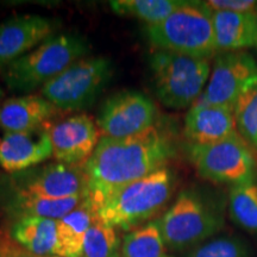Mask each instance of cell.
I'll return each instance as SVG.
<instances>
[{
	"mask_svg": "<svg viewBox=\"0 0 257 257\" xmlns=\"http://www.w3.org/2000/svg\"><path fill=\"white\" fill-rule=\"evenodd\" d=\"M174 154L170 138L156 126L127 138L101 137L85 163L88 198L96 208L118 188L166 168Z\"/></svg>",
	"mask_w": 257,
	"mask_h": 257,
	"instance_id": "6da1fadb",
	"label": "cell"
},
{
	"mask_svg": "<svg viewBox=\"0 0 257 257\" xmlns=\"http://www.w3.org/2000/svg\"><path fill=\"white\" fill-rule=\"evenodd\" d=\"M174 185L172 170L162 168L111 193L96 207V216L108 226L128 230L156 216L172 198Z\"/></svg>",
	"mask_w": 257,
	"mask_h": 257,
	"instance_id": "7a4b0ae2",
	"label": "cell"
},
{
	"mask_svg": "<svg viewBox=\"0 0 257 257\" xmlns=\"http://www.w3.org/2000/svg\"><path fill=\"white\" fill-rule=\"evenodd\" d=\"M88 43L76 34L53 35L27 55L2 69L10 89L31 92L43 87L88 51Z\"/></svg>",
	"mask_w": 257,
	"mask_h": 257,
	"instance_id": "3957f363",
	"label": "cell"
},
{
	"mask_svg": "<svg viewBox=\"0 0 257 257\" xmlns=\"http://www.w3.org/2000/svg\"><path fill=\"white\" fill-rule=\"evenodd\" d=\"M212 12L206 2H187L161 23L146 25L144 35L157 50L210 60L217 53Z\"/></svg>",
	"mask_w": 257,
	"mask_h": 257,
	"instance_id": "277c9868",
	"label": "cell"
},
{
	"mask_svg": "<svg viewBox=\"0 0 257 257\" xmlns=\"http://www.w3.org/2000/svg\"><path fill=\"white\" fill-rule=\"evenodd\" d=\"M155 93L169 108L191 107L195 104L210 79L208 60L156 50L149 60Z\"/></svg>",
	"mask_w": 257,
	"mask_h": 257,
	"instance_id": "5b68a950",
	"label": "cell"
},
{
	"mask_svg": "<svg viewBox=\"0 0 257 257\" xmlns=\"http://www.w3.org/2000/svg\"><path fill=\"white\" fill-rule=\"evenodd\" d=\"M157 223L167 248L182 250L219 232L224 226V216L219 207L199 193L186 189Z\"/></svg>",
	"mask_w": 257,
	"mask_h": 257,
	"instance_id": "8992f818",
	"label": "cell"
},
{
	"mask_svg": "<svg viewBox=\"0 0 257 257\" xmlns=\"http://www.w3.org/2000/svg\"><path fill=\"white\" fill-rule=\"evenodd\" d=\"M113 73V63L106 57L81 59L44 85L41 95L59 110H81L96 100Z\"/></svg>",
	"mask_w": 257,
	"mask_h": 257,
	"instance_id": "52a82bcc",
	"label": "cell"
},
{
	"mask_svg": "<svg viewBox=\"0 0 257 257\" xmlns=\"http://www.w3.org/2000/svg\"><path fill=\"white\" fill-rule=\"evenodd\" d=\"M188 157L198 174L213 184L256 181L255 157L239 134L216 143L189 144Z\"/></svg>",
	"mask_w": 257,
	"mask_h": 257,
	"instance_id": "ba28073f",
	"label": "cell"
},
{
	"mask_svg": "<svg viewBox=\"0 0 257 257\" xmlns=\"http://www.w3.org/2000/svg\"><path fill=\"white\" fill-rule=\"evenodd\" d=\"M257 83V63L245 51L218 53L208 83L198 100L233 110L238 99Z\"/></svg>",
	"mask_w": 257,
	"mask_h": 257,
	"instance_id": "9c48e42d",
	"label": "cell"
},
{
	"mask_svg": "<svg viewBox=\"0 0 257 257\" xmlns=\"http://www.w3.org/2000/svg\"><path fill=\"white\" fill-rule=\"evenodd\" d=\"M156 117V105L149 96L137 91H123L106 99L96 125L101 137L127 138L155 126Z\"/></svg>",
	"mask_w": 257,
	"mask_h": 257,
	"instance_id": "30bf717a",
	"label": "cell"
},
{
	"mask_svg": "<svg viewBox=\"0 0 257 257\" xmlns=\"http://www.w3.org/2000/svg\"><path fill=\"white\" fill-rule=\"evenodd\" d=\"M48 130L54 157L67 165H85L101 138L98 125L86 113L57 121Z\"/></svg>",
	"mask_w": 257,
	"mask_h": 257,
	"instance_id": "8fae6325",
	"label": "cell"
},
{
	"mask_svg": "<svg viewBox=\"0 0 257 257\" xmlns=\"http://www.w3.org/2000/svg\"><path fill=\"white\" fill-rule=\"evenodd\" d=\"M57 28L54 19L38 15L17 16L0 24V70L53 36Z\"/></svg>",
	"mask_w": 257,
	"mask_h": 257,
	"instance_id": "7c38bea8",
	"label": "cell"
},
{
	"mask_svg": "<svg viewBox=\"0 0 257 257\" xmlns=\"http://www.w3.org/2000/svg\"><path fill=\"white\" fill-rule=\"evenodd\" d=\"M17 193L48 199L87 197L88 178L85 165H67L59 162L48 166L29 180Z\"/></svg>",
	"mask_w": 257,
	"mask_h": 257,
	"instance_id": "4fadbf2b",
	"label": "cell"
},
{
	"mask_svg": "<svg viewBox=\"0 0 257 257\" xmlns=\"http://www.w3.org/2000/svg\"><path fill=\"white\" fill-rule=\"evenodd\" d=\"M53 156L47 125L21 133H5L0 140V166L15 173L34 167Z\"/></svg>",
	"mask_w": 257,
	"mask_h": 257,
	"instance_id": "5bb4252c",
	"label": "cell"
},
{
	"mask_svg": "<svg viewBox=\"0 0 257 257\" xmlns=\"http://www.w3.org/2000/svg\"><path fill=\"white\" fill-rule=\"evenodd\" d=\"M184 133L189 144L220 142L238 135L233 110L197 100L185 117Z\"/></svg>",
	"mask_w": 257,
	"mask_h": 257,
	"instance_id": "9a60e30c",
	"label": "cell"
},
{
	"mask_svg": "<svg viewBox=\"0 0 257 257\" xmlns=\"http://www.w3.org/2000/svg\"><path fill=\"white\" fill-rule=\"evenodd\" d=\"M56 108L42 95H24L6 100L0 108V125L6 133H21L47 125Z\"/></svg>",
	"mask_w": 257,
	"mask_h": 257,
	"instance_id": "2e32d148",
	"label": "cell"
},
{
	"mask_svg": "<svg viewBox=\"0 0 257 257\" xmlns=\"http://www.w3.org/2000/svg\"><path fill=\"white\" fill-rule=\"evenodd\" d=\"M256 11V10H255ZM253 12H212L217 53L243 51L255 47L256 15Z\"/></svg>",
	"mask_w": 257,
	"mask_h": 257,
	"instance_id": "e0dca14e",
	"label": "cell"
},
{
	"mask_svg": "<svg viewBox=\"0 0 257 257\" xmlns=\"http://www.w3.org/2000/svg\"><path fill=\"white\" fill-rule=\"evenodd\" d=\"M96 218V208L88 198L67 216L56 220L55 256L81 257L86 233Z\"/></svg>",
	"mask_w": 257,
	"mask_h": 257,
	"instance_id": "ac0fdd59",
	"label": "cell"
},
{
	"mask_svg": "<svg viewBox=\"0 0 257 257\" xmlns=\"http://www.w3.org/2000/svg\"><path fill=\"white\" fill-rule=\"evenodd\" d=\"M11 237L34 255L55 256L56 220L42 217H22L12 227Z\"/></svg>",
	"mask_w": 257,
	"mask_h": 257,
	"instance_id": "d6986e66",
	"label": "cell"
},
{
	"mask_svg": "<svg viewBox=\"0 0 257 257\" xmlns=\"http://www.w3.org/2000/svg\"><path fill=\"white\" fill-rule=\"evenodd\" d=\"M186 3L184 0H114L110 6L117 15L141 19L147 25H154L165 21Z\"/></svg>",
	"mask_w": 257,
	"mask_h": 257,
	"instance_id": "ffe728a7",
	"label": "cell"
},
{
	"mask_svg": "<svg viewBox=\"0 0 257 257\" xmlns=\"http://www.w3.org/2000/svg\"><path fill=\"white\" fill-rule=\"evenodd\" d=\"M86 197H72L66 199L36 198L30 195L16 194L15 211L22 217H42L48 219L59 220L75 210Z\"/></svg>",
	"mask_w": 257,
	"mask_h": 257,
	"instance_id": "44dd1931",
	"label": "cell"
},
{
	"mask_svg": "<svg viewBox=\"0 0 257 257\" xmlns=\"http://www.w3.org/2000/svg\"><path fill=\"white\" fill-rule=\"evenodd\" d=\"M167 249L159 223L150 221L124 237L120 257H172Z\"/></svg>",
	"mask_w": 257,
	"mask_h": 257,
	"instance_id": "7402d4cb",
	"label": "cell"
},
{
	"mask_svg": "<svg viewBox=\"0 0 257 257\" xmlns=\"http://www.w3.org/2000/svg\"><path fill=\"white\" fill-rule=\"evenodd\" d=\"M229 212L234 223L249 232L257 233L256 181L234 185L229 192Z\"/></svg>",
	"mask_w": 257,
	"mask_h": 257,
	"instance_id": "603a6c76",
	"label": "cell"
},
{
	"mask_svg": "<svg viewBox=\"0 0 257 257\" xmlns=\"http://www.w3.org/2000/svg\"><path fill=\"white\" fill-rule=\"evenodd\" d=\"M120 248L114 227L104 224L96 216L86 233L81 257H120Z\"/></svg>",
	"mask_w": 257,
	"mask_h": 257,
	"instance_id": "cb8c5ba5",
	"label": "cell"
},
{
	"mask_svg": "<svg viewBox=\"0 0 257 257\" xmlns=\"http://www.w3.org/2000/svg\"><path fill=\"white\" fill-rule=\"evenodd\" d=\"M233 114L238 134L257 149V83L238 99Z\"/></svg>",
	"mask_w": 257,
	"mask_h": 257,
	"instance_id": "d4e9b609",
	"label": "cell"
},
{
	"mask_svg": "<svg viewBox=\"0 0 257 257\" xmlns=\"http://www.w3.org/2000/svg\"><path fill=\"white\" fill-rule=\"evenodd\" d=\"M246 244L237 237H220L199 245L188 257H248Z\"/></svg>",
	"mask_w": 257,
	"mask_h": 257,
	"instance_id": "484cf974",
	"label": "cell"
},
{
	"mask_svg": "<svg viewBox=\"0 0 257 257\" xmlns=\"http://www.w3.org/2000/svg\"><path fill=\"white\" fill-rule=\"evenodd\" d=\"M206 4L212 11L253 12L257 8V3L253 0H210Z\"/></svg>",
	"mask_w": 257,
	"mask_h": 257,
	"instance_id": "4316f807",
	"label": "cell"
},
{
	"mask_svg": "<svg viewBox=\"0 0 257 257\" xmlns=\"http://www.w3.org/2000/svg\"><path fill=\"white\" fill-rule=\"evenodd\" d=\"M0 257H40L34 255L12 238L8 231L0 230Z\"/></svg>",
	"mask_w": 257,
	"mask_h": 257,
	"instance_id": "83f0119b",
	"label": "cell"
},
{
	"mask_svg": "<svg viewBox=\"0 0 257 257\" xmlns=\"http://www.w3.org/2000/svg\"><path fill=\"white\" fill-rule=\"evenodd\" d=\"M255 15H256V43H255V47L257 48V8H256Z\"/></svg>",
	"mask_w": 257,
	"mask_h": 257,
	"instance_id": "f1b7e54d",
	"label": "cell"
},
{
	"mask_svg": "<svg viewBox=\"0 0 257 257\" xmlns=\"http://www.w3.org/2000/svg\"><path fill=\"white\" fill-rule=\"evenodd\" d=\"M3 94V92H2V89H0V95H2Z\"/></svg>",
	"mask_w": 257,
	"mask_h": 257,
	"instance_id": "f546056e",
	"label": "cell"
},
{
	"mask_svg": "<svg viewBox=\"0 0 257 257\" xmlns=\"http://www.w3.org/2000/svg\"><path fill=\"white\" fill-rule=\"evenodd\" d=\"M51 257H59V256H51Z\"/></svg>",
	"mask_w": 257,
	"mask_h": 257,
	"instance_id": "4dcf8cb0",
	"label": "cell"
}]
</instances>
